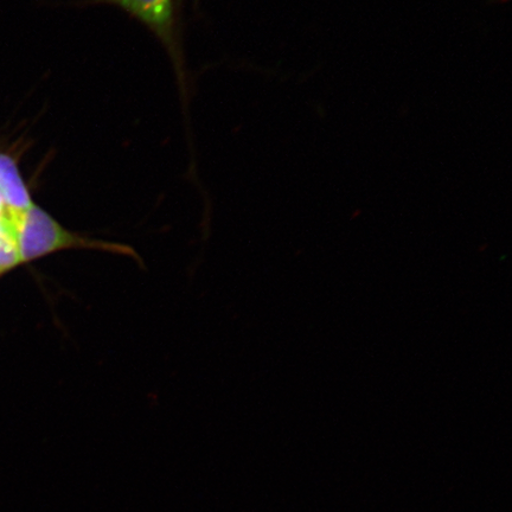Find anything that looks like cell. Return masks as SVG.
Returning a JSON list of instances; mask_svg holds the SVG:
<instances>
[{
	"label": "cell",
	"instance_id": "obj_2",
	"mask_svg": "<svg viewBox=\"0 0 512 512\" xmlns=\"http://www.w3.org/2000/svg\"><path fill=\"white\" fill-rule=\"evenodd\" d=\"M118 6L155 34L176 60L175 0H94Z\"/></svg>",
	"mask_w": 512,
	"mask_h": 512
},
{
	"label": "cell",
	"instance_id": "obj_1",
	"mask_svg": "<svg viewBox=\"0 0 512 512\" xmlns=\"http://www.w3.org/2000/svg\"><path fill=\"white\" fill-rule=\"evenodd\" d=\"M72 248H92L113 253L134 254L131 248L117 245V243L92 240L70 232L53 216L34 204L25 217L22 232L19 235V255H21L22 265Z\"/></svg>",
	"mask_w": 512,
	"mask_h": 512
},
{
	"label": "cell",
	"instance_id": "obj_3",
	"mask_svg": "<svg viewBox=\"0 0 512 512\" xmlns=\"http://www.w3.org/2000/svg\"><path fill=\"white\" fill-rule=\"evenodd\" d=\"M0 196L6 206L18 211L34 206L15 159L5 153H0Z\"/></svg>",
	"mask_w": 512,
	"mask_h": 512
}]
</instances>
